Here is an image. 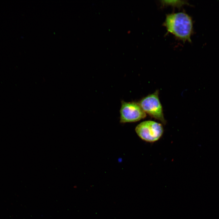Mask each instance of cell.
I'll return each instance as SVG.
<instances>
[{
  "label": "cell",
  "mask_w": 219,
  "mask_h": 219,
  "mask_svg": "<svg viewBox=\"0 0 219 219\" xmlns=\"http://www.w3.org/2000/svg\"><path fill=\"white\" fill-rule=\"evenodd\" d=\"M138 103L146 113L165 124L158 90L143 98Z\"/></svg>",
  "instance_id": "3957f363"
},
{
  "label": "cell",
  "mask_w": 219,
  "mask_h": 219,
  "mask_svg": "<svg viewBox=\"0 0 219 219\" xmlns=\"http://www.w3.org/2000/svg\"><path fill=\"white\" fill-rule=\"evenodd\" d=\"M168 31L183 42H191L193 32L192 18L184 12L173 13L166 16L163 24Z\"/></svg>",
  "instance_id": "6da1fadb"
},
{
  "label": "cell",
  "mask_w": 219,
  "mask_h": 219,
  "mask_svg": "<svg viewBox=\"0 0 219 219\" xmlns=\"http://www.w3.org/2000/svg\"><path fill=\"white\" fill-rule=\"evenodd\" d=\"M160 2L163 6L170 5L177 8H180L183 5L188 4V3L186 1L182 0H162L160 1Z\"/></svg>",
  "instance_id": "5b68a950"
},
{
  "label": "cell",
  "mask_w": 219,
  "mask_h": 219,
  "mask_svg": "<svg viewBox=\"0 0 219 219\" xmlns=\"http://www.w3.org/2000/svg\"><path fill=\"white\" fill-rule=\"evenodd\" d=\"M120 123H122L137 122L145 118L146 116L138 103L121 102L120 110Z\"/></svg>",
  "instance_id": "277c9868"
},
{
  "label": "cell",
  "mask_w": 219,
  "mask_h": 219,
  "mask_svg": "<svg viewBox=\"0 0 219 219\" xmlns=\"http://www.w3.org/2000/svg\"><path fill=\"white\" fill-rule=\"evenodd\" d=\"M138 136L146 141L152 142L158 140L163 133V128L160 123L152 120L143 121L136 127Z\"/></svg>",
  "instance_id": "7a4b0ae2"
}]
</instances>
